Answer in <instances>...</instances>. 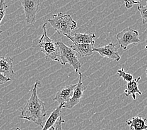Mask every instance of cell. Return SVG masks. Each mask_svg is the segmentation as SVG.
<instances>
[{"label": "cell", "mask_w": 147, "mask_h": 130, "mask_svg": "<svg viewBox=\"0 0 147 130\" xmlns=\"http://www.w3.org/2000/svg\"><path fill=\"white\" fill-rule=\"evenodd\" d=\"M40 83L37 81L34 84L30 98L22 108L20 118L32 121L43 128V121L47 113L45 103L39 99L37 95V86Z\"/></svg>", "instance_id": "6da1fadb"}, {"label": "cell", "mask_w": 147, "mask_h": 130, "mask_svg": "<svg viewBox=\"0 0 147 130\" xmlns=\"http://www.w3.org/2000/svg\"><path fill=\"white\" fill-rule=\"evenodd\" d=\"M47 21L58 34L66 37L71 36L72 31L78 27L77 22L72 19L71 15L62 13L53 15V18L48 19Z\"/></svg>", "instance_id": "7a4b0ae2"}, {"label": "cell", "mask_w": 147, "mask_h": 130, "mask_svg": "<svg viewBox=\"0 0 147 130\" xmlns=\"http://www.w3.org/2000/svg\"><path fill=\"white\" fill-rule=\"evenodd\" d=\"M47 23L43 24L42 29L43 34L38 40L39 47L41 51L46 56V59L49 58L53 61L61 62V52L57 43L55 42L51 38H50L47 33Z\"/></svg>", "instance_id": "3957f363"}, {"label": "cell", "mask_w": 147, "mask_h": 130, "mask_svg": "<svg viewBox=\"0 0 147 130\" xmlns=\"http://www.w3.org/2000/svg\"><path fill=\"white\" fill-rule=\"evenodd\" d=\"M57 43L59 46L60 52H61V62H60L61 64L62 65H65L68 63L76 73H79L81 65L79 61L78 53L71 47L65 45L61 41Z\"/></svg>", "instance_id": "277c9868"}, {"label": "cell", "mask_w": 147, "mask_h": 130, "mask_svg": "<svg viewBox=\"0 0 147 130\" xmlns=\"http://www.w3.org/2000/svg\"><path fill=\"white\" fill-rule=\"evenodd\" d=\"M116 39L120 47L124 50L130 45L140 43L138 31L131 28H126L118 33L116 35Z\"/></svg>", "instance_id": "5b68a950"}, {"label": "cell", "mask_w": 147, "mask_h": 130, "mask_svg": "<svg viewBox=\"0 0 147 130\" xmlns=\"http://www.w3.org/2000/svg\"><path fill=\"white\" fill-rule=\"evenodd\" d=\"M20 2L24 10L26 23L33 25L39 9L40 0H20Z\"/></svg>", "instance_id": "8992f818"}, {"label": "cell", "mask_w": 147, "mask_h": 130, "mask_svg": "<svg viewBox=\"0 0 147 130\" xmlns=\"http://www.w3.org/2000/svg\"><path fill=\"white\" fill-rule=\"evenodd\" d=\"M79 79L78 83L76 84V86L74 90L72 97L69 100V101L63 105V108L72 109L75 106L81 102L84 95V92L86 89V86L82 83V75L81 72H79Z\"/></svg>", "instance_id": "52a82bcc"}, {"label": "cell", "mask_w": 147, "mask_h": 130, "mask_svg": "<svg viewBox=\"0 0 147 130\" xmlns=\"http://www.w3.org/2000/svg\"><path fill=\"white\" fill-rule=\"evenodd\" d=\"M94 51L98 53L102 57L108 58L115 61H119L121 59V56L116 47V45L112 43L102 47L94 48Z\"/></svg>", "instance_id": "ba28073f"}, {"label": "cell", "mask_w": 147, "mask_h": 130, "mask_svg": "<svg viewBox=\"0 0 147 130\" xmlns=\"http://www.w3.org/2000/svg\"><path fill=\"white\" fill-rule=\"evenodd\" d=\"M76 86V85H71L63 87L59 89L56 93L55 98H53L54 101H56L59 103V105H64L69 100L71 99L74 93V90Z\"/></svg>", "instance_id": "9c48e42d"}, {"label": "cell", "mask_w": 147, "mask_h": 130, "mask_svg": "<svg viewBox=\"0 0 147 130\" xmlns=\"http://www.w3.org/2000/svg\"><path fill=\"white\" fill-rule=\"evenodd\" d=\"M94 43H73L70 46L81 57L89 56L94 53Z\"/></svg>", "instance_id": "30bf717a"}, {"label": "cell", "mask_w": 147, "mask_h": 130, "mask_svg": "<svg viewBox=\"0 0 147 130\" xmlns=\"http://www.w3.org/2000/svg\"><path fill=\"white\" fill-rule=\"evenodd\" d=\"M0 72L9 78L15 75L11 58L0 56Z\"/></svg>", "instance_id": "8fae6325"}, {"label": "cell", "mask_w": 147, "mask_h": 130, "mask_svg": "<svg viewBox=\"0 0 147 130\" xmlns=\"http://www.w3.org/2000/svg\"><path fill=\"white\" fill-rule=\"evenodd\" d=\"M73 43H95L96 35L94 33H75L73 36H67Z\"/></svg>", "instance_id": "7c38bea8"}, {"label": "cell", "mask_w": 147, "mask_h": 130, "mask_svg": "<svg viewBox=\"0 0 147 130\" xmlns=\"http://www.w3.org/2000/svg\"><path fill=\"white\" fill-rule=\"evenodd\" d=\"M141 79V77H138L135 79H133L132 81L127 82L126 89L125 90V94L126 97H128L129 95L132 96V98L135 100L136 99V94L142 95V93L140 91L138 88V82Z\"/></svg>", "instance_id": "4fadbf2b"}, {"label": "cell", "mask_w": 147, "mask_h": 130, "mask_svg": "<svg viewBox=\"0 0 147 130\" xmlns=\"http://www.w3.org/2000/svg\"><path fill=\"white\" fill-rule=\"evenodd\" d=\"M126 124L129 126L130 130H146L147 125L146 119L140 116H136L126 121Z\"/></svg>", "instance_id": "5bb4252c"}, {"label": "cell", "mask_w": 147, "mask_h": 130, "mask_svg": "<svg viewBox=\"0 0 147 130\" xmlns=\"http://www.w3.org/2000/svg\"><path fill=\"white\" fill-rule=\"evenodd\" d=\"M63 108V105H59L55 110L52 112L51 115L49 116L48 119L45 123L43 128L42 130H48L49 128L55 125V123L57 121L58 119L61 116L62 109Z\"/></svg>", "instance_id": "9a60e30c"}, {"label": "cell", "mask_w": 147, "mask_h": 130, "mask_svg": "<svg viewBox=\"0 0 147 130\" xmlns=\"http://www.w3.org/2000/svg\"><path fill=\"white\" fill-rule=\"evenodd\" d=\"M116 75L118 77L122 78V79L126 82H129L133 79V75L131 74H129V73H126L123 68L118 70Z\"/></svg>", "instance_id": "2e32d148"}, {"label": "cell", "mask_w": 147, "mask_h": 130, "mask_svg": "<svg viewBox=\"0 0 147 130\" xmlns=\"http://www.w3.org/2000/svg\"><path fill=\"white\" fill-rule=\"evenodd\" d=\"M137 9L141 15L143 24H147V5H142V4H140L137 7Z\"/></svg>", "instance_id": "e0dca14e"}, {"label": "cell", "mask_w": 147, "mask_h": 130, "mask_svg": "<svg viewBox=\"0 0 147 130\" xmlns=\"http://www.w3.org/2000/svg\"><path fill=\"white\" fill-rule=\"evenodd\" d=\"M8 8V5H6L5 3V0H0V25L3 18L5 17L6 15V9ZM3 31L0 30V35H1Z\"/></svg>", "instance_id": "ac0fdd59"}, {"label": "cell", "mask_w": 147, "mask_h": 130, "mask_svg": "<svg viewBox=\"0 0 147 130\" xmlns=\"http://www.w3.org/2000/svg\"><path fill=\"white\" fill-rule=\"evenodd\" d=\"M142 1L143 0H124L125 6L127 9L131 8L135 5H140Z\"/></svg>", "instance_id": "d6986e66"}, {"label": "cell", "mask_w": 147, "mask_h": 130, "mask_svg": "<svg viewBox=\"0 0 147 130\" xmlns=\"http://www.w3.org/2000/svg\"><path fill=\"white\" fill-rule=\"evenodd\" d=\"M65 123L64 120H63V119L62 118V117L61 116L60 117L57 121L55 123V130H63L62 129V124L63 123Z\"/></svg>", "instance_id": "ffe728a7"}, {"label": "cell", "mask_w": 147, "mask_h": 130, "mask_svg": "<svg viewBox=\"0 0 147 130\" xmlns=\"http://www.w3.org/2000/svg\"><path fill=\"white\" fill-rule=\"evenodd\" d=\"M11 81V78H7L5 75H3L2 73L0 72V85L5 84L6 82Z\"/></svg>", "instance_id": "44dd1931"}, {"label": "cell", "mask_w": 147, "mask_h": 130, "mask_svg": "<svg viewBox=\"0 0 147 130\" xmlns=\"http://www.w3.org/2000/svg\"><path fill=\"white\" fill-rule=\"evenodd\" d=\"M48 130H55V128L53 127V126H52V127H51V128H49Z\"/></svg>", "instance_id": "7402d4cb"}, {"label": "cell", "mask_w": 147, "mask_h": 130, "mask_svg": "<svg viewBox=\"0 0 147 130\" xmlns=\"http://www.w3.org/2000/svg\"><path fill=\"white\" fill-rule=\"evenodd\" d=\"M146 43V46H145V49H147V36H146V41H145Z\"/></svg>", "instance_id": "603a6c76"}, {"label": "cell", "mask_w": 147, "mask_h": 130, "mask_svg": "<svg viewBox=\"0 0 147 130\" xmlns=\"http://www.w3.org/2000/svg\"><path fill=\"white\" fill-rule=\"evenodd\" d=\"M146 77H147V68H146Z\"/></svg>", "instance_id": "cb8c5ba5"}, {"label": "cell", "mask_w": 147, "mask_h": 130, "mask_svg": "<svg viewBox=\"0 0 147 130\" xmlns=\"http://www.w3.org/2000/svg\"><path fill=\"white\" fill-rule=\"evenodd\" d=\"M17 130H22V129H20L19 128H17Z\"/></svg>", "instance_id": "d4e9b609"}, {"label": "cell", "mask_w": 147, "mask_h": 130, "mask_svg": "<svg viewBox=\"0 0 147 130\" xmlns=\"http://www.w3.org/2000/svg\"><path fill=\"white\" fill-rule=\"evenodd\" d=\"M146 5H147V0H146Z\"/></svg>", "instance_id": "484cf974"}, {"label": "cell", "mask_w": 147, "mask_h": 130, "mask_svg": "<svg viewBox=\"0 0 147 130\" xmlns=\"http://www.w3.org/2000/svg\"><path fill=\"white\" fill-rule=\"evenodd\" d=\"M11 1H14V0H11Z\"/></svg>", "instance_id": "4316f807"}]
</instances>
